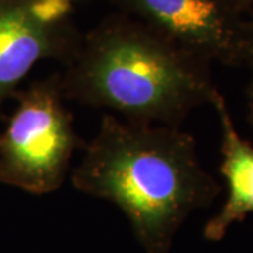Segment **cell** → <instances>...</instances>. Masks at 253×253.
Listing matches in <instances>:
<instances>
[{"mask_svg":"<svg viewBox=\"0 0 253 253\" xmlns=\"http://www.w3.org/2000/svg\"><path fill=\"white\" fill-rule=\"evenodd\" d=\"M71 179L76 190L116 204L148 253H168L186 217L221 190L203 169L190 134L111 114L84 146Z\"/></svg>","mask_w":253,"mask_h":253,"instance_id":"obj_1","label":"cell"},{"mask_svg":"<svg viewBox=\"0 0 253 253\" xmlns=\"http://www.w3.org/2000/svg\"><path fill=\"white\" fill-rule=\"evenodd\" d=\"M208 65L118 13L82 38L59 82L65 99L114 110L129 121L179 126L217 94Z\"/></svg>","mask_w":253,"mask_h":253,"instance_id":"obj_2","label":"cell"},{"mask_svg":"<svg viewBox=\"0 0 253 253\" xmlns=\"http://www.w3.org/2000/svg\"><path fill=\"white\" fill-rule=\"evenodd\" d=\"M13 97L17 109L0 132V183L31 194L52 193L81 146L59 76L34 82Z\"/></svg>","mask_w":253,"mask_h":253,"instance_id":"obj_3","label":"cell"},{"mask_svg":"<svg viewBox=\"0 0 253 253\" xmlns=\"http://www.w3.org/2000/svg\"><path fill=\"white\" fill-rule=\"evenodd\" d=\"M79 0H0V110L41 59L66 63L81 44L73 24Z\"/></svg>","mask_w":253,"mask_h":253,"instance_id":"obj_4","label":"cell"},{"mask_svg":"<svg viewBox=\"0 0 253 253\" xmlns=\"http://www.w3.org/2000/svg\"><path fill=\"white\" fill-rule=\"evenodd\" d=\"M135 18L201 59L229 66L244 61L246 20L225 0H111Z\"/></svg>","mask_w":253,"mask_h":253,"instance_id":"obj_5","label":"cell"},{"mask_svg":"<svg viewBox=\"0 0 253 253\" xmlns=\"http://www.w3.org/2000/svg\"><path fill=\"white\" fill-rule=\"evenodd\" d=\"M211 104L215 107L221 123V173L228 186V197L219 212L207 222L204 236L208 241H219L232 224L253 214V146L238 134L225 99L219 91Z\"/></svg>","mask_w":253,"mask_h":253,"instance_id":"obj_6","label":"cell"},{"mask_svg":"<svg viewBox=\"0 0 253 253\" xmlns=\"http://www.w3.org/2000/svg\"><path fill=\"white\" fill-rule=\"evenodd\" d=\"M242 65H246L252 73V82L249 86V93H253V20L246 21V31H245V46L244 61Z\"/></svg>","mask_w":253,"mask_h":253,"instance_id":"obj_7","label":"cell"},{"mask_svg":"<svg viewBox=\"0 0 253 253\" xmlns=\"http://www.w3.org/2000/svg\"><path fill=\"white\" fill-rule=\"evenodd\" d=\"M225 1L229 3L231 6H234L239 11H245L246 9H249L251 6H253V0H225Z\"/></svg>","mask_w":253,"mask_h":253,"instance_id":"obj_8","label":"cell"},{"mask_svg":"<svg viewBox=\"0 0 253 253\" xmlns=\"http://www.w3.org/2000/svg\"><path fill=\"white\" fill-rule=\"evenodd\" d=\"M249 121L253 126V93H249Z\"/></svg>","mask_w":253,"mask_h":253,"instance_id":"obj_9","label":"cell"}]
</instances>
